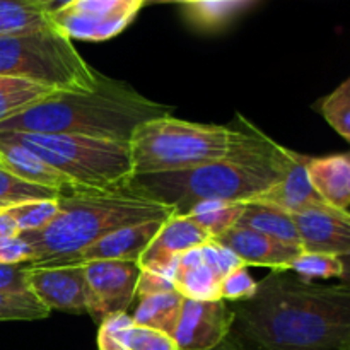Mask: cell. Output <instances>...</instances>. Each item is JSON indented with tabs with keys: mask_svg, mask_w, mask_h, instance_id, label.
<instances>
[{
	"mask_svg": "<svg viewBox=\"0 0 350 350\" xmlns=\"http://www.w3.org/2000/svg\"><path fill=\"white\" fill-rule=\"evenodd\" d=\"M60 193L50 188L40 187V185L27 183L21 178L14 176L12 173L0 167V202L5 205H17L24 202L34 200H51L58 198Z\"/></svg>",
	"mask_w": 350,
	"mask_h": 350,
	"instance_id": "26",
	"label": "cell"
},
{
	"mask_svg": "<svg viewBox=\"0 0 350 350\" xmlns=\"http://www.w3.org/2000/svg\"><path fill=\"white\" fill-rule=\"evenodd\" d=\"M212 241V236L191 221L188 215L173 214L163 222L161 229L144 255L140 256L139 265L142 270L163 272L173 280V270L181 253L191 248H198Z\"/></svg>",
	"mask_w": 350,
	"mask_h": 350,
	"instance_id": "13",
	"label": "cell"
},
{
	"mask_svg": "<svg viewBox=\"0 0 350 350\" xmlns=\"http://www.w3.org/2000/svg\"><path fill=\"white\" fill-rule=\"evenodd\" d=\"M51 14L27 0H0V36L51 29Z\"/></svg>",
	"mask_w": 350,
	"mask_h": 350,
	"instance_id": "21",
	"label": "cell"
},
{
	"mask_svg": "<svg viewBox=\"0 0 350 350\" xmlns=\"http://www.w3.org/2000/svg\"><path fill=\"white\" fill-rule=\"evenodd\" d=\"M291 272L306 280L314 279H340L344 273L342 260L337 256L320 255V253H301L289 265Z\"/></svg>",
	"mask_w": 350,
	"mask_h": 350,
	"instance_id": "27",
	"label": "cell"
},
{
	"mask_svg": "<svg viewBox=\"0 0 350 350\" xmlns=\"http://www.w3.org/2000/svg\"><path fill=\"white\" fill-rule=\"evenodd\" d=\"M139 304L133 310V323L140 327H149L154 330L164 332L173 337L181 314L183 299L178 291L150 294V296L137 297Z\"/></svg>",
	"mask_w": 350,
	"mask_h": 350,
	"instance_id": "20",
	"label": "cell"
},
{
	"mask_svg": "<svg viewBox=\"0 0 350 350\" xmlns=\"http://www.w3.org/2000/svg\"><path fill=\"white\" fill-rule=\"evenodd\" d=\"M340 260H342V267H344V273H342V277H340V282L350 286V255L344 256V258H340Z\"/></svg>",
	"mask_w": 350,
	"mask_h": 350,
	"instance_id": "39",
	"label": "cell"
},
{
	"mask_svg": "<svg viewBox=\"0 0 350 350\" xmlns=\"http://www.w3.org/2000/svg\"><path fill=\"white\" fill-rule=\"evenodd\" d=\"M256 293V282L252 279L248 267L243 265L232 270L221 280V299L226 303L246 301Z\"/></svg>",
	"mask_w": 350,
	"mask_h": 350,
	"instance_id": "32",
	"label": "cell"
},
{
	"mask_svg": "<svg viewBox=\"0 0 350 350\" xmlns=\"http://www.w3.org/2000/svg\"><path fill=\"white\" fill-rule=\"evenodd\" d=\"M308 156L299 154L294 166L291 167L289 173L275 183L273 187L267 188L255 198L250 202L255 204L270 205V207H277L280 211L287 212V214H297V212L304 211L306 207L314 204H321L320 195L314 191L313 185H311L310 176H308Z\"/></svg>",
	"mask_w": 350,
	"mask_h": 350,
	"instance_id": "17",
	"label": "cell"
},
{
	"mask_svg": "<svg viewBox=\"0 0 350 350\" xmlns=\"http://www.w3.org/2000/svg\"><path fill=\"white\" fill-rule=\"evenodd\" d=\"M340 88H342V89H344V91H345V92H349V94H350V77L347 79V81H345V82H344V84H340Z\"/></svg>",
	"mask_w": 350,
	"mask_h": 350,
	"instance_id": "42",
	"label": "cell"
},
{
	"mask_svg": "<svg viewBox=\"0 0 350 350\" xmlns=\"http://www.w3.org/2000/svg\"><path fill=\"white\" fill-rule=\"evenodd\" d=\"M51 311L33 293H0V321H36L50 317Z\"/></svg>",
	"mask_w": 350,
	"mask_h": 350,
	"instance_id": "25",
	"label": "cell"
},
{
	"mask_svg": "<svg viewBox=\"0 0 350 350\" xmlns=\"http://www.w3.org/2000/svg\"><path fill=\"white\" fill-rule=\"evenodd\" d=\"M320 111L332 129L350 144V94L338 85L321 101Z\"/></svg>",
	"mask_w": 350,
	"mask_h": 350,
	"instance_id": "28",
	"label": "cell"
},
{
	"mask_svg": "<svg viewBox=\"0 0 350 350\" xmlns=\"http://www.w3.org/2000/svg\"><path fill=\"white\" fill-rule=\"evenodd\" d=\"M232 318L231 304L222 299H183L173 338L180 350H214L228 340Z\"/></svg>",
	"mask_w": 350,
	"mask_h": 350,
	"instance_id": "11",
	"label": "cell"
},
{
	"mask_svg": "<svg viewBox=\"0 0 350 350\" xmlns=\"http://www.w3.org/2000/svg\"><path fill=\"white\" fill-rule=\"evenodd\" d=\"M214 350H236V349H234V345L231 344V342L226 340V342H222V344L219 345V347H215Z\"/></svg>",
	"mask_w": 350,
	"mask_h": 350,
	"instance_id": "41",
	"label": "cell"
},
{
	"mask_svg": "<svg viewBox=\"0 0 350 350\" xmlns=\"http://www.w3.org/2000/svg\"><path fill=\"white\" fill-rule=\"evenodd\" d=\"M17 234H19V231H17L16 222L10 217L7 208H2V211H0V243L5 241V239L14 238V236Z\"/></svg>",
	"mask_w": 350,
	"mask_h": 350,
	"instance_id": "37",
	"label": "cell"
},
{
	"mask_svg": "<svg viewBox=\"0 0 350 350\" xmlns=\"http://www.w3.org/2000/svg\"><path fill=\"white\" fill-rule=\"evenodd\" d=\"M126 350H180L171 335L149 327L133 325L126 334Z\"/></svg>",
	"mask_w": 350,
	"mask_h": 350,
	"instance_id": "31",
	"label": "cell"
},
{
	"mask_svg": "<svg viewBox=\"0 0 350 350\" xmlns=\"http://www.w3.org/2000/svg\"><path fill=\"white\" fill-rule=\"evenodd\" d=\"M345 156H347V159L350 161V150H349V152H347V154H345Z\"/></svg>",
	"mask_w": 350,
	"mask_h": 350,
	"instance_id": "44",
	"label": "cell"
},
{
	"mask_svg": "<svg viewBox=\"0 0 350 350\" xmlns=\"http://www.w3.org/2000/svg\"><path fill=\"white\" fill-rule=\"evenodd\" d=\"M245 208V202H202L195 205L188 217L197 222L204 231H207L212 238H217L222 232L229 231L238 224L239 217Z\"/></svg>",
	"mask_w": 350,
	"mask_h": 350,
	"instance_id": "23",
	"label": "cell"
},
{
	"mask_svg": "<svg viewBox=\"0 0 350 350\" xmlns=\"http://www.w3.org/2000/svg\"><path fill=\"white\" fill-rule=\"evenodd\" d=\"M27 2L41 7V9L46 10L48 14H53V12H57L58 9H62L64 5H67L70 0H27Z\"/></svg>",
	"mask_w": 350,
	"mask_h": 350,
	"instance_id": "38",
	"label": "cell"
},
{
	"mask_svg": "<svg viewBox=\"0 0 350 350\" xmlns=\"http://www.w3.org/2000/svg\"><path fill=\"white\" fill-rule=\"evenodd\" d=\"M221 277L205 262L195 267H180L176 260L173 270V286L174 291H178L185 299H221Z\"/></svg>",
	"mask_w": 350,
	"mask_h": 350,
	"instance_id": "22",
	"label": "cell"
},
{
	"mask_svg": "<svg viewBox=\"0 0 350 350\" xmlns=\"http://www.w3.org/2000/svg\"><path fill=\"white\" fill-rule=\"evenodd\" d=\"M200 0H146V3H183V5H193Z\"/></svg>",
	"mask_w": 350,
	"mask_h": 350,
	"instance_id": "40",
	"label": "cell"
},
{
	"mask_svg": "<svg viewBox=\"0 0 350 350\" xmlns=\"http://www.w3.org/2000/svg\"><path fill=\"white\" fill-rule=\"evenodd\" d=\"M0 140L26 147L74 183L79 193L125 187L133 176L129 142L58 133H0Z\"/></svg>",
	"mask_w": 350,
	"mask_h": 350,
	"instance_id": "5",
	"label": "cell"
},
{
	"mask_svg": "<svg viewBox=\"0 0 350 350\" xmlns=\"http://www.w3.org/2000/svg\"><path fill=\"white\" fill-rule=\"evenodd\" d=\"M84 270L91 294L89 317L101 323L113 314L129 313L142 272L139 262L96 260L84 263Z\"/></svg>",
	"mask_w": 350,
	"mask_h": 350,
	"instance_id": "9",
	"label": "cell"
},
{
	"mask_svg": "<svg viewBox=\"0 0 350 350\" xmlns=\"http://www.w3.org/2000/svg\"><path fill=\"white\" fill-rule=\"evenodd\" d=\"M171 113V106L101 75L96 91L55 92L2 120L0 133H58L130 142L137 126Z\"/></svg>",
	"mask_w": 350,
	"mask_h": 350,
	"instance_id": "3",
	"label": "cell"
},
{
	"mask_svg": "<svg viewBox=\"0 0 350 350\" xmlns=\"http://www.w3.org/2000/svg\"><path fill=\"white\" fill-rule=\"evenodd\" d=\"M236 350H347L350 286H323L272 270L250 299L229 303Z\"/></svg>",
	"mask_w": 350,
	"mask_h": 350,
	"instance_id": "1",
	"label": "cell"
},
{
	"mask_svg": "<svg viewBox=\"0 0 350 350\" xmlns=\"http://www.w3.org/2000/svg\"><path fill=\"white\" fill-rule=\"evenodd\" d=\"M31 258V248L21 234L0 243V263L5 265H27Z\"/></svg>",
	"mask_w": 350,
	"mask_h": 350,
	"instance_id": "34",
	"label": "cell"
},
{
	"mask_svg": "<svg viewBox=\"0 0 350 350\" xmlns=\"http://www.w3.org/2000/svg\"><path fill=\"white\" fill-rule=\"evenodd\" d=\"M167 205L137 197L123 188L101 193L58 197V214L41 231L19 232L31 248L26 267H65L109 232L146 221H166Z\"/></svg>",
	"mask_w": 350,
	"mask_h": 350,
	"instance_id": "4",
	"label": "cell"
},
{
	"mask_svg": "<svg viewBox=\"0 0 350 350\" xmlns=\"http://www.w3.org/2000/svg\"><path fill=\"white\" fill-rule=\"evenodd\" d=\"M27 289L48 310L89 314L91 294L84 265L26 267Z\"/></svg>",
	"mask_w": 350,
	"mask_h": 350,
	"instance_id": "10",
	"label": "cell"
},
{
	"mask_svg": "<svg viewBox=\"0 0 350 350\" xmlns=\"http://www.w3.org/2000/svg\"><path fill=\"white\" fill-rule=\"evenodd\" d=\"M144 2H146V0H144Z\"/></svg>",
	"mask_w": 350,
	"mask_h": 350,
	"instance_id": "46",
	"label": "cell"
},
{
	"mask_svg": "<svg viewBox=\"0 0 350 350\" xmlns=\"http://www.w3.org/2000/svg\"><path fill=\"white\" fill-rule=\"evenodd\" d=\"M308 176L314 191L325 204L349 211L350 207V161L345 154L308 157Z\"/></svg>",
	"mask_w": 350,
	"mask_h": 350,
	"instance_id": "18",
	"label": "cell"
},
{
	"mask_svg": "<svg viewBox=\"0 0 350 350\" xmlns=\"http://www.w3.org/2000/svg\"><path fill=\"white\" fill-rule=\"evenodd\" d=\"M0 75L26 79L60 92H92L101 81V74L57 27L0 36Z\"/></svg>",
	"mask_w": 350,
	"mask_h": 350,
	"instance_id": "7",
	"label": "cell"
},
{
	"mask_svg": "<svg viewBox=\"0 0 350 350\" xmlns=\"http://www.w3.org/2000/svg\"><path fill=\"white\" fill-rule=\"evenodd\" d=\"M7 212L14 219L19 232L41 231L46 228L58 214V198L51 200H34L24 204L10 205Z\"/></svg>",
	"mask_w": 350,
	"mask_h": 350,
	"instance_id": "24",
	"label": "cell"
},
{
	"mask_svg": "<svg viewBox=\"0 0 350 350\" xmlns=\"http://www.w3.org/2000/svg\"><path fill=\"white\" fill-rule=\"evenodd\" d=\"M144 5V0H70L51 14V23L70 40L106 41L118 36Z\"/></svg>",
	"mask_w": 350,
	"mask_h": 350,
	"instance_id": "8",
	"label": "cell"
},
{
	"mask_svg": "<svg viewBox=\"0 0 350 350\" xmlns=\"http://www.w3.org/2000/svg\"><path fill=\"white\" fill-rule=\"evenodd\" d=\"M304 253L344 258L350 255V212L314 204L293 215Z\"/></svg>",
	"mask_w": 350,
	"mask_h": 350,
	"instance_id": "12",
	"label": "cell"
},
{
	"mask_svg": "<svg viewBox=\"0 0 350 350\" xmlns=\"http://www.w3.org/2000/svg\"><path fill=\"white\" fill-rule=\"evenodd\" d=\"M236 226L262 232V234L270 236L277 241L287 243V245L301 246L299 232H297L293 214H287L277 207L245 202V208H243V214Z\"/></svg>",
	"mask_w": 350,
	"mask_h": 350,
	"instance_id": "19",
	"label": "cell"
},
{
	"mask_svg": "<svg viewBox=\"0 0 350 350\" xmlns=\"http://www.w3.org/2000/svg\"><path fill=\"white\" fill-rule=\"evenodd\" d=\"M0 167L12 173L14 176L58 191L60 195L79 193L68 178L46 163L43 157L31 152L26 147L0 140Z\"/></svg>",
	"mask_w": 350,
	"mask_h": 350,
	"instance_id": "16",
	"label": "cell"
},
{
	"mask_svg": "<svg viewBox=\"0 0 350 350\" xmlns=\"http://www.w3.org/2000/svg\"><path fill=\"white\" fill-rule=\"evenodd\" d=\"M129 144L133 174L191 170L228 156L229 126L159 116L137 126Z\"/></svg>",
	"mask_w": 350,
	"mask_h": 350,
	"instance_id": "6",
	"label": "cell"
},
{
	"mask_svg": "<svg viewBox=\"0 0 350 350\" xmlns=\"http://www.w3.org/2000/svg\"><path fill=\"white\" fill-rule=\"evenodd\" d=\"M202 252H204V262L207 263V265L211 267V269L214 270L221 279L228 275L229 272H232V270L245 265V263H243L241 260L231 252V250L219 245V243L214 241V239H212L211 243H207V245L202 246Z\"/></svg>",
	"mask_w": 350,
	"mask_h": 350,
	"instance_id": "33",
	"label": "cell"
},
{
	"mask_svg": "<svg viewBox=\"0 0 350 350\" xmlns=\"http://www.w3.org/2000/svg\"><path fill=\"white\" fill-rule=\"evenodd\" d=\"M250 0H200L193 5H187L190 16L200 24L215 26L221 21H226L236 9L245 5Z\"/></svg>",
	"mask_w": 350,
	"mask_h": 350,
	"instance_id": "30",
	"label": "cell"
},
{
	"mask_svg": "<svg viewBox=\"0 0 350 350\" xmlns=\"http://www.w3.org/2000/svg\"><path fill=\"white\" fill-rule=\"evenodd\" d=\"M26 265L0 263V293H27ZM31 293V291H29Z\"/></svg>",
	"mask_w": 350,
	"mask_h": 350,
	"instance_id": "36",
	"label": "cell"
},
{
	"mask_svg": "<svg viewBox=\"0 0 350 350\" xmlns=\"http://www.w3.org/2000/svg\"><path fill=\"white\" fill-rule=\"evenodd\" d=\"M166 291H174L173 280L170 275L163 272H154V270H142L137 284V297L150 296V294L166 293Z\"/></svg>",
	"mask_w": 350,
	"mask_h": 350,
	"instance_id": "35",
	"label": "cell"
},
{
	"mask_svg": "<svg viewBox=\"0 0 350 350\" xmlns=\"http://www.w3.org/2000/svg\"><path fill=\"white\" fill-rule=\"evenodd\" d=\"M164 221L139 222L120 228L109 234L103 236L99 241L79 253L68 265H84L96 260H126V262H139L140 256L150 245L154 236L161 229ZM67 267V265H65Z\"/></svg>",
	"mask_w": 350,
	"mask_h": 350,
	"instance_id": "15",
	"label": "cell"
},
{
	"mask_svg": "<svg viewBox=\"0 0 350 350\" xmlns=\"http://www.w3.org/2000/svg\"><path fill=\"white\" fill-rule=\"evenodd\" d=\"M129 313L113 314L99 323L98 350H126V334L133 327Z\"/></svg>",
	"mask_w": 350,
	"mask_h": 350,
	"instance_id": "29",
	"label": "cell"
},
{
	"mask_svg": "<svg viewBox=\"0 0 350 350\" xmlns=\"http://www.w3.org/2000/svg\"><path fill=\"white\" fill-rule=\"evenodd\" d=\"M9 207V205H5V204H2V202H0V211H2V208H7Z\"/></svg>",
	"mask_w": 350,
	"mask_h": 350,
	"instance_id": "43",
	"label": "cell"
},
{
	"mask_svg": "<svg viewBox=\"0 0 350 350\" xmlns=\"http://www.w3.org/2000/svg\"><path fill=\"white\" fill-rule=\"evenodd\" d=\"M347 350H350V345H349V347H347Z\"/></svg>",
	"mask_w": 350,
	"mask_h": 350,
	"instance_id": "45",
	"label": "cell"
},
{
	"mask_svg": "<svg viewBox=\"0 0 350 350\" xmlns=\"http://www.w3.org/2000/svg\"><path fill=\"white\" fill-rule=\"evenodd\" d=\"M212 239L231 250L246 267L258 265L269 267L272 270H287L291 263L303 253L301 246L287 245L239 226H234Z\"/></svg>",
	"mask_w": 350,
	"mask_h": 350,
	"instance_id": "14",
	"label": "cell"
},
{
	"mask_svg": "<svg viewBox=\"0 0 350 350\" xmlns=\"http://www.w3.org/2000/svg\"><path fill=\"white\" fill-rule=\"evenodd\" d=\"M299 154L279 146L243 115L229 126V150L224 159L191 170L133 174L123 190L167 205L187 215L202 202H250L279 183Z\"/></svg>",
	"mask_w": 350,
	"mask_h": 350,
	"instance_id": "2",
	"label": "cell"
}]
</instances>
